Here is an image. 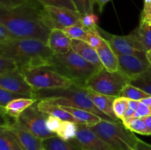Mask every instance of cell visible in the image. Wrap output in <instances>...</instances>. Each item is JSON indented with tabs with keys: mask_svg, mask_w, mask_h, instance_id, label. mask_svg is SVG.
Masks as SVG:
<instances>
[{
	"mask_svg": "<svg viewBox=\"0 0 151 150\" xmlns=\"http://www.w3.org/2000/svg\"><path fill=\"white\" fill-rule=\"evenodd\" d=\"M130 82L131 78L121 71L112 72L103 69L90 78L86 88L99 94L119 97L124 88Z\"/></svg>",
	"mask_w": 151,
	"mask_h": 150,
	"instance_id": "obj_6",
	"label": "cell"
},
{
	"mask_svg": "<svg viewBox=\"0 0 151 150\" xmlns=\"http://www.w3.org/2000/svg\"><path fill=\"white\" fill-rule=\"evenodd\" d=\"M47 67L81 87H86L90 78L99 71L94 65L72 49L64 54H53Z\"/></svg>",
	"mask_w": 151,
	"mask_h": 150,
	"instance_id": "obj_4",
	"label": "cell"
},
{
	"mask_svg": "<svg viewBox=\"0 0 151 150\" xmlns=\"http://www.w3.org/2000/svg\"><path fill=\"white\" fill-rule=\"evenodd\" d=\"M72 49L87 61L94 65L99 71L104 69L99 58L96 49L89 45L88 43L80 40H72Z\"/></svg>",
	"mask_w": 151,
	"mask_h": 150,
	"instance_id": "obj_17",
	"label": "cell"
},
{
	"mask_svg": "<svg viewBox=\"0 0 151 150\" xmlns=\"http://www.w3.org/2000/svg\"><path fill=\"white\" fill-rule=\"evenodd\" d=\"M137 39L145 52L151 50V23L145 19H140V23L138 27L135 29Z\"/></svg>",
	"mask_w": 151,
	"mask_h": 150,
	"instance_id": "obj_23",
	"label": "cell"
},
{
	"mask_svg": "<svg viewBox=\"0 0 151 150\" xmlns=\"http://www.w3.org/2000/svg\"><path fill=\"white\" fill-rule=\"evenodd\" d=\"M18 69V66L14 60L7 57H0V74L13 71Z\"/></svg>",
	"mask_w": 151,
	"mask_h": 150,
	"instance_id": "obj_36",
	"label": "cell"
},
{
	"mask_svg": "<svg viewBox=\"0 0 151 150\" xmlns=\"http://www.w3.org/2000/svg\"><path fill=\"white\" fill-rule=\"evenodd\" d=\"M42 6L66 7L72 10H77L72 0H36Z\"/></svg>",
	"mask_w": 151,
	"mask_h": 150,
	"instance_id": "obj_32",
	"label": "cell"
},
{
	"mask_svg": "<svg viewBox=\"0 0 151 150\" xmlns=\"http://www.w3.org/2000/svg\"><path fill=\"white\" fill-rule=\"evenodd\" d=\"M0 88L33 98L34 89L27 82L24 74L19 69L0 74Z\"/></svg>",
	"mask_w": 151,
	"mask_h": 150,
	"instance_id": "obj_11",
	"label": "cell"
},
{
	"mask_svg": "<svg viewBox=\"0 0 151 150\" xmlns=\"http://www.w3.org/2000/svg\"><path fill=\"white\" fill-rule=\"evenodd\" d=\"M74 142L83 150H113L86 125H78Z\"/></svg>",
	"mask_w": 151,
	"mask_h": 150,
	"instance_id": "obj_12",
	"label": "cell"
},
{
	"mask_svg": "<svg viewBox=\"0 0 151 150\" xmlns=\"http://www.w3.org/2000/svg\"><path fill=\"white\" fill-rule=\"evenodd\" d=\"M38 2L36 0H0V8L10 10L18 7L29 4V3Z\"/></svg>",
	"mask_w": 151,
	"mask_h": 150,
	"instance_id": "obj_35",
	"label": "cell"
},
{
	"mask_svg": "<svg viewBox=\"0 0 151 150\" xmlns=\"http://www.w3.org/2000/svg\"><path fill=\"white\" fill-rule=\"evenodd\" d=\"M66 35L72 40H80V41L88 42L89 37V31L86 29L79 25L69 26L63 29Z\"/></svg>",
	"mask_w": 151,
	"mask_h": 150,
	"instance_id": "obj_28",
	"label": "cell"
},
{
	"mask_svg": "<svg viewBox=\"0 0 151 150\" xmlns=\"http://www.w3.org/2000/svg\"><path fill=\"white\" fill-rule=\"evenodd\" d=\"M141 19H145V20L148 21H150V23H151V13H150V15H149L148 16H147V17H146V18H142V17H141Z\"/></svg>",
	"mask_w": 151,
	"mask_h": 150,
	"instance_id": "obj_46",
	"label": "cell"
},
{
	"mask_svg": "<svg viewBox=\"0 0 151 150\" xmlns=\"http://www.w3.org/2000/svg\"><path fill=\"white\" fill-rule=\"evenodd\" d=\"M146 55H147V60H148V61L150 62V63L151 65V50L150 51H148V52L146 53Z\"/></svg>",
	"mask_w": 151,
	"mask_h": 150,
	"instance_id": "obj_45",
	"label": "cell"
},
{
	"mask_svg": "<svg viewBox=\"0 0 151 150\" xmlns=\"http://www.w3.org/2000/svg\"><path fill=\"white\" fill-rule=\"evenodd\" d=\"M150 96V94H147L144 91L131 84H128L124 88L123 91L119 96V97H123L128 99L135 100V101H142L144 99L149 98Z\"/></svg>",
	"mask_w": 151,
	"mask_h": 150,
	"instance_id": "obj_27",
	"label": "cell"
},
{
	"mask_svg": "<svg viewBox=\"0 0 151 150\" xmlns=\"http://www.w3.org/2000/svg\"><path fill=\"white\" fill-rule=\"evenodd\" d=\"M14 39L8 29L2 24H0V44H4Z\"/></svg>",
	"mask_w": 151,
	"mask_h": 150,
	"instance_id": "obj_38",
	"label": "cell"
},
{
	"mask_svg": "<svg viewBox=\"0 0 151 150\" xmlns=\"http://www.w3.org/2000/svg\"><path fill=\"white\" fill-rule=\"evenodd\" d=\"M22 72L34 91L69 88L73 85L72 81L47 67L30 68Z\"/></svg>",
	"mask_w": 151,
	"mask_h": 150,
	"instance_id": "obj_8",
	"label": "cell"
},
{
	"mask_svg": "<svg viewBox=\"0 0 151 150\" xmlns=\"http://www.w3.org/2000/svg\"><path fill=\"white\" fill-rule=\"evenodd\" d=\"M37 101L33 98H22L10 101L5 107H0V113H5L12 119L16 120L21 113L27 107Z\"/></svg>",
	"mask_w": 151,
	"mask_h": 150,
	"instance_id": "obj_20",
	"label": "cell"
},
{
	"mask_svg": "<svg viewBox=\"0 0 151 150\" xmlns=\"http://www.w3.org/2000/svg\"><path fill=\"white\" fill-rule=\"evenodd\" d=\"M109 1H110V0H96V3H97V5H98L99 11H100V13L103 12V8H104L105 5H106Z\"/></svg>",
	"mask_w": 151,
	"mask_h": 150,
	"instance_id": "obj_41",
	"label": "cell"
},
{
	"mask_svg": "<svg viewBox=\"0 0 151 150\" xmlns=\"http://www.w3.org/2000/svg\"><path fill=\"white\" fill-rule=\"evenodd\" d=\"M41 18L46 26L50 30L54 29H63L69 26L81 24V14L77 10L66 7L43 6Z\"/></svg>",
	"mask_w": 151,
	"mask_h": 150,
	"instance_id": "obj_9",
	"label": "cell"
},
{
	"mask_svg": "<svg viewBox=\"0 0 151 150\" xmlns=\"http://www.w3.org/2000/svg\"><path fill=\"white\" fill-rule=\"evenodd\" d=\"M37 101H38V107L39 110H41L43 113H47L49 116H54L62 121L72 122L78 125H85L83 122L77 119L75 116L62 109L58 105H56L45 100Z\"/></svg>",
	"mask_w": 151,
	"mask_h": 150,
	"instance_id": "obj_18",
	"label": "cell"
},
{
	"mask_svg": "<svg viewBox=\"0 0 151 150\" xmlns=\"http://www.w3.org/2000/svg\"><path fill=\"white\" fill-rule=\"evenodd\" d=\"M42 150H45V149H43Z\"/></svg>",
	"mask_w": 151,
	"mask_h": 150,
	"instance_id": "obj_47",
	"label": "cell"
},
{
	"mask_svg": "<svg viewBox=\"0 0 151 150\" xmlns=\"http://www.w3.org/2000/svg\"><path fill=\"white\" fill-rule=\"evenodd\" d=\"M122 124L131 132L141 134L144 135H148L147 126L142 118H124L121 120Z\"/></svg>",
	"mask_w": 151,
	"mask_h": 150,
	"instance_id": "obj_26",
	"label": "cell"
},
{
	"mask_svg": "<svg viewBox=\"0 0 151 150\" xmlns=\"http://www.w3.org/2000/svg\"><path fill=\"white\" fill-rule=\"evenodd\" d=\"M76 10L81 15L94 13L96 0H72Z\"/></svg>",
	"mask_w": 151,
	"mask_h": 150,
	"instance_id": "obj_31",
	"label": "cell"
},
{
	"mask_svg": "<svg viewBox=\"0 0 151 150\" xmlns=\"http://www.w3.org/2000/svg\"><path fill=\"white\" fill-rule=\"evenodd\" d=\"M137 113L140 118L145 117L151 115V109L142 101H139V106L137 110Z\"/></svg>",
	"mask_w": 151,
	"mask_h": 150,
	"instance_id": "obj_39",
	"label": "cell"
},
{
	"mask_svg": "<svg viewBox=\"0 0 151 150\" xmlns=\"http://www.w3.org/2000/svg\"><path fill=\"white\" fill-rule=\"evenodd\" d=\"M130 84L151 96V66L143 73L131 78Z\"/></svg>",
	"mask_w": 151,
	"mask_h": 150,
	"instance_id": "obj_25",
	"label": "cell"
},
{
	"mask_svg": "<svg viewBox=\"0 0 151 150\" xmlns=\"http://www.w3.org/2000/svg\"><path fill=\"white\" fill-rule=\"evenodd\" d=\"M128 99L123 97H117L114 102V111L116 117L122 120L125 116V111L128 108Z\"/></svg>",
	"mask_w": 151,
	"mask_h": 150,
	"instance_id": "obj_33",
	"label": "cell"
},
{
	"mask_svg": "<svg viewBox=\"0 0 151 150\" xmlns=\"http://www.w3.org/2000/svg\"><path fill=\"white\" fill-rule=\"evenodd\" d=\"M0 150H22L13 132L5 126H0Z\"/></svg>",
	"mask_w": 151,
	"mask_h": 150,
	"instance_id": "obj_24",
	"label": "cell"
},
{
	"mask_svg": "<svg viewBox=\"0 0 151 150\" xmlns=\"http://www.w3.org/2000/svg\"><path fill=\"white\" fill-rule=\"evenodd\" d=\"M119 70L133 78L147 71L150 67L147 55H117Z\"/></svg>",
	"mask_w": 151,
	"mask_h": 150,
	"instance_id": "obj_13",
	"label": "cell"
},
{
	"mask_svg": "<svg viewBox=\"0 0 151 150\" xmlns=\"http://www.w3.org/2000/svg\"><path fill=\"white\" fill-rule=\"evenodd\" d=\"M43 6L29 3L14 9L0 8V24L7 28L14 39H33L47 45L51 32L41 18Z\"/></svg>",
	"mask_w": 151,
	"mask_h": 150,
	"instance_id": "obj_1",
	"label": "cell"
},
{
	"mask_svg": "<svg viewBox=\"0 0 151 150\" xmlns=\"http://www.w3.org/2000/svg\"><path fill=\"white\" fill-rule=\"evenodd\" d=\"M33 99L37 101L45 100L58 106L75 107L91 112L103 120L111 122L116 121L99 110L90 99L86 87L73 84L69 88L41 89L34 91Z\"/></svg>",
	"mask_w": 151,
	"mask_h": 150,
	"instance_id": "obj_3",
	"label": "cell"
},
{
	"mask_svg": "<svg viewBox=\"0 0 151 150\" xmlns=\"http://www.w3.org/2000/svg\"><path fill=\"white\" fill-rule=\"evenodd\" d=\"M113 150H138L141 140L127 129L122 122L102 120L100 123L88 126Z\"/></svg>",
	"mask_w": 151,
	"mask_h": 150,
	"instance_id": "obj_5",
	"label": "cell"
},
{
	"mask_svg": "<svg viewBox=\"0 0 151 150\" xmlns=\"http://www.w3.org/2000/svg\"><path fill=\"white\" fill-rule=\"evenodd\" d=\"M47 46L54 54H64L72 50V39L65 34L63 29H52Z\"/></svg>",
	"mask_w": 151,
	"mask_h": 150,
	"instance_id": "obj_14",
	"label": "cell"
},
{
	"mask_svg": "<svg viewBox=\"0 0 151 150\" xmlns=\"http://www.w3.org/2000/svg\"><path fill=\"white\" fill-rule=\"evenodd\" d=\"M62 121H63L58 119V118L54 117V116H49L48 119H47V126H48L49 129H50L51 132L56 134L58 130L59 129V128H60Z\"/></svg>",
	"mask_w": 151,
	"mask_h": 150,
	"instance_id": "obj_37",
	"label": "cell"
},
{
	"mask_svg": "<svg viewBox=\"0 0 151 150\" xmlns=\"http://www.w3.org/2000/svg\"><path fill=\"white\" fill-rule=\"evenodd\" d=\"M9 128L17 138L22 150H42L43 140L30 132L16 126H5Z\"/></svg>",
	"mask_w": 151,
	"mask_h": 150,
	"instance_id": "obj_15",
	"label": "cell"
},
{
	"mask_svg": "<svg viewBox=\"0 0 151 150\" xmlns=\"http://www.w3.org/2000/svg\"><path fill=\"white\" fill-rule=\"evenodd\" d=\"M54 54L42 41L33 39H13L0 44V57L15 60L21 71L35 67H47Z\"/></svg>",
	"mask_w": 151,
	"mask_h": 150,
	"instance_id": "obj_2",
	"label": "cell"
},
{
	"mask_svg": "<svg viewBox=\"0 0 151 150\" xmlns=\"http://www.w3.org/2000/svg\"><path fill=\"white\" fill-rule=\"evenodd\" d=\"M128 104L130 107H131V108L133 109V110H134L135 111H137V108H138V106H139V101L128 99Z\"/></svg>",
	"mask_w": 151,
	"mask_h": 150,
	"instance_id": "obj_43",
	"label": "cell"
},
{
	"mask_svg": "<svg viewBox=\"0 0 151 150\" xmlns=\"http://www.w3.org/2000/svg\"><path fill=\"white\" fill-rule=\"evenodd\" d=\"M43 148L45 150H83L73 140L66 141L58 136L43 140Z\"/></svg>",
	"mask_w": 151,
	"mask_h": 150,
	"instance_id": "obj_21",
	"label": "cell"
},
{
	"mask_svg": "<svg viewBox=\"0 0 151 150\" xmlns=\"http://www.w3.org/2000/svg\"><path fill=\"white\" fill-rule=\"evenodd\" d=\"M87 94L89 96L90 99L92 101L94 105L103 113L111 118L116 121H119V119L116 117L114 111V102L117 97L111 96L104 95L99 94L95 91H91L89 88H87Z\"/></svg>",
	"mask_w": 151,
	"mask_h": 150,
	"instance_id": "obj_16",
	"label": "cell"
},
{
	"mask_svg": "<svg viewBox=\"0 0 151 150\" xmlns=\"http://www.w3.org/2000/svg\"><path fill=\"white\" fill-rule=\"evenodd\" d=\"M97 21L98 17L94 13L81 15V24L83 27L87 30H92L98 27Z\"/></svg>",
	"mask_w": 151,
	"mask_h": 150,
	"instance_id": "obj_34",
	"label": "cell"
},
{
	"mask_svg": "<svg viewBox=\"0 0 151 150\" xmlns=\"http://www.w3.org/2000/svg\"><path fill=\"white\" fill-rule=\"evenodd\" d=\"M142 101L145 104H147V105L151 109V96L149 97V98L144 99H142Z\"/></svg>",
	"mask_w": 151,
	"mask_h": 150,
	"instance_id": "obj_44",
	"label": "cell"
},
{
	"mask_svg": "<svg viewBox=\"0 0 151 150\" xmlns=\"http://www.w3.org/2000/svg\"><path fill=\"white\" fill-rule=\"evenodd\" d=\"M96 50L104 69L112 72L119 70L118 56L115 54L105 38L101 45Z\"/></svg>",
	"mask_w": 151,
	"mask_h": 150,
	"instance_id": "obj_19",
	"label": "cell"
},
{
	"mask_svg": "<svg viewBox=\"0 0 151 150\" xmlns=\"http://www.w3.org/2000/svg\"><path fill=\"white\" fill-rule=\"evenodd\" d=\"M22 98L28 99L32 98V97L25 95V94L13 92V91H10L0 88V107H5L10 101Z\"/></svg>",
	"mask_w": 151,
	"mask_h": 150,
	"instance_id": "obj_30",
	"label": "cell"
},
{
	"mask_svg": "<svg viewBox=\"0 0 151 150\" xmlns=\"http://www.w3.org/2000/svg\"><path fill=\"white\" fill-rule=\"evenodd\" d=\"M63 109L64 110L67 111L72 116H75L77 119L81 121L86 125L87 126H91L100 123L103 119L98 116L95 115L91 112L87 111L86 110L80 108H75L72 107H66V106H59Z\"/></svg>",
	"mask_w": 151,
	"mask_h": 150,
	"instance_id": "obj_22",
	"label": "cell"
},
{
	"mask_svg": "<svg viewBox=\"0 0 151 150\" xmlns=\"http://www.w3.org/2000/svg\"><path fill=\"white\" fill-rule=\"evenodd\" d=\"M48 116L49 115L47 113L39 110L38 101H35L24 110L17 118L15 123L10 126L13 125L22 128L42 140L57 136L56 134L51 132L47 126Z\"/></svg>",
	"mask_w": 151,
	"mask_h": 150,
	"instance_id": "obj_7",
	"label": "cell"
},
{
	"mask_svg": "<svg viewBox=\"0 0 151 150\" xmlns=\"http://www.w3.org/2000/svg\"><path fill=\"white\" fill-rule=\"evenodd\" d=\"M100 35L106 40L116 55H144L146 54L142 46L137 39L135 30L127 35H109L99 28Z\"/></svg>",
	"mask_w": 151,
	"mask_h": 150,
	"instance_id": "obj_10",
	"label": "cell"
},
{
	"mask_svg": "<svg viewBox=\"0 0 151 150\" xmlns=\"http://www.w3.org/2000/svg\"><path fill=\"white\" fill-rule=\"evenodd\" d=\"M77 128L78 124H76L63 121L56 135L66 141L73 139L76 135Z\"/></svg>",
	"mask_w": 151,
	"mask_h": 150,
	"instance_id": "obj_29",
	"label": "cell"
},
{
	"mask_svg": "<svg viewBox=\"0 0 151 150\" xmlns=\"http://www.w3.org/2000/svg\"><path fill=\"white\" fill-rule=\"evenodd\" d=\"M142 120L145 123L146 126H147V132H148V135H151V115L145 117H142Z\"/></svg>",
	"mask_w": 151,
	"mask_h": 150,
	"instance_id": "obj_40",
	"label": "cell"
},
{
	"mask_svg": "<svg viewBox=\"0 0 151 150\" xmlns=\"http://www.w3.org/2000/svg\"><path fill=\"white\" fill-rule=\"evenodd\" d=\"M136 111L134 110H133L131 107H130L129 106H128V108H127L126 111H125V116H124V118H131L134 117V114H135ZM123 118V119H124Z\"/></svg>",
	"mask_w": 151,
	"mask_h": 150,
	"instance_id": "obj_42",
	"label": "cell"
}]
</instances>
